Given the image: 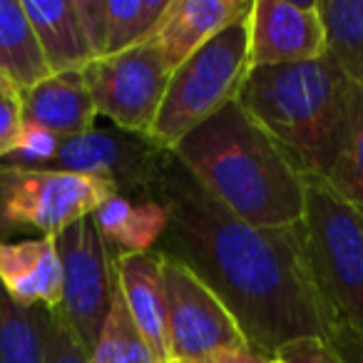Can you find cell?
<instances>
[{"label": "cell", "instance_id": "cell-1", "mask_svg": "<svg viewBox=\"0 0 363 363\" xmlns=\"http://www.w3.org/2000/svg\"><path fill=\"white\" fill-rule=\"evenodd\" d=\"M152 197L169 209L157 252L182 262L227 306L249 346L274 353L333 321L308 277L301 222L254 227L212 199L169 152Z\"/></svg>", "mask_w": 363, "mask_h": 363}, {"label": "cell", "instance_id": "cell-2", "mask_svg": "<svg viewBox=\"0 0 363 363\" xmlns=\"http://www.w3.org/2000/svg\"><path fill=\"white\" fill-rule=\"evenodd\" d=\"M172 155L234 217L272 229L301 222L303 174L239 102L182 137Z\"/></svg>", "mask_w": 363, "mask_h": 363}, {"label": "cell", "instance_id": "cell-3", "mask_svg": "<svg viewBox=\"0 0 363 363\" xmlns=\"http://www.w3.org/2000/svg\"><path fill=\"white\" fill-rule=\"evenodd\" d=\"M353 95L356 85L323 55L254 67L237 102L303 177H328L346 142Z\"/></svg>", "mask_w": 363, "mask_h": 363}, {"label": "cell", "instance_id": "cell-4", "mask_svg": "<svg viewBox=\"0 0 363 363\" xmlns=\"http://www.w3.org/2000/svg\"><path fill=\"white\" fill-rule=\"evenodd\" d=\"M301 217L308 277L333 326L363 333V214L331 187L326 177H303Z\"/></svg>", "mask_w": 363, "mask_h": 363}, {"label": "cell", "instance_id": "cell-5", "mask_svg": "<svg viewBox=\"0 0 363 363\" xmlns=\"http://www.w3.org/2000/svg\"><path fill=\"white\" fill-rule=\"evenodd\" d=\"M249 65V16L224 28L172 70L164 100L150 130L157 147L172 152L194 127L239 100Z\"/></svg>", "mask_w": 363, "mask_h": 363}, {"label": "cell", "instance_id": "cell-6", "mask_svg": "<svg viewBox=\"0 0 363 363\" xmlns=\"http://www.w3.org/2000/svg\"><path fill=\"white\" fill-rule=\"evenodd\" d=\"M112 194L117 189L97 177L0 164V242L21 234L57 237Z\"/></svg>", "mask_w": 363, "mask_h": 363}, {"label": "cell", "instance_id": "cell-7", "mask_svg": "<svg viewBox=\"0 0 363 363\" xmlns=\"http://www.w3.org/2000/svg\"><path fill=\"white\" fill-rule=\"evenodd\" d=\"M62 264V303L57 313L77 346L90 356L115 301V257L100 237L92 217H85L55 237Z\"/></svg>", "mask_w": 363, "mask_h": 363}, {"label": "cell", "instance_id": "cell-8", "mask_svg": "<svg viewBox=\"0 0 363 363\" xmlns=\"http://www.w3.org/2000/svg\"><path fill=\"white\" fill-rule=\"evenodd\" d=\"M169 77L172 67L152 40L120 55L97 57L82 70L97 115L137 135H150Z\"/></svg>", "mask_w": 363, "mask_h": 363}, {"label": "cell", "instance_id": "cell-9", "mask_svg": "<svg viewBox=\"0 0 363 363\" xmlns=\"http://www.w3.org/2000/svg\"><path fill=\"white\" fill-rule=\"evenodd\" d=\"M169 363H194L212 353L249 346L242 328L214 291L182 262L162 254Z\"/></svg>", "mask_w": 363, "mask_h": 363}, {"label": "cell", "instance_id": "cell-10", "mask_svg": "<svg viewBox=\"0 0 363 363\" xmlns=\"http://www.w3.org/2000/svg\"><path fill=\"white\" fill-rule=\"evenodd\" d=\"M167 157L169 152L157 147L147 135L110 127L65 140L52 169L105 179L117 194L127 197H152Z\"/></svg>", "mask_w": 363, "mask_h": 363}, {"label": "cell", "instance_id": "cell-11", "mask_svg": "<svg viewBox=\"0 0 363 363\" xmlns=\"http://www.w3.org/2000/svg\"><path fill=\"white\" fill-rule=\"evenodd\" d=\"M326 55L318 0H254L249 13V65L279 67Z\"/></svg>", "mask_w": 363, "mask_h": 363}, {"label": "cell", "instance_id": "cell-12", "mask_svg": "<svg viewBox=\"0 0 363 363\" xmlns=\"http://www.w3.org/2000/svg\"><path fill=\"white\" fill-rule=\"evenodd\" d=\"M0 284L21 306L57 311L62 303V264L55 237L0 242Z\"/></svg>", "mask_w": 363, "mask_h": 363}, {"label": "cell", "instance_id": "cell-13", "mask_svg": "<svg viewBox=\"0 0 363 363\" xmlns=\"http://www.w3.org/2000/svg\"><path fill=\"white\" fill-rule=\"evenodd\" d=\"M252 13V0H169L150 38L172 70L207 45L214 35Z\"/></svg>", "mask_w": 363, "mask_h": 363}, {"label": "cell", "instance_id": "cell-14", "mask_svg": "<svg viewBox=\"0 0 363 363\" xmlns=\"http://www.w3.org/2000/svg\"><path fill=\"white\" fill-rule=\"evenodd\" d=\"M115 272L125 306L142 338L152 348L157 363H169L162 254L157 249L145 254H127L115 262Z\"/></svg>", "mask_w": 363, "mask_h": 363}, {"label": "cell", "instance_id": "cell-15", "mask_svg": "<svg viewBox=\"0 0 363 363\" xmlns=\"http://www.w3.org/2000/svg\"><path fill=\"white\" fill-rule=\"evenodd\" d=\"M23 122L40 125L62 140L95 130L97 107L82 80V70L55 72L21 95Z\"/></svg>", "mask_w": 363, "mask_h": 363}, {"label": "cell", "instance_id": "cell-16", "mask_svg": "<svg viewBox=\"0 0 363 363\" xmlns=\"http://www.w3.org/2000/svg\"><path fill=\"white\" fill-rule=\"evenodd\" d=\"M90 217L117 262L127 254L155 252L169 224V209L155 197L112 194Z\"/></svg>", "mask_w": 363, "mask_h": 363}, {"label": "cell", "instance_id": "cell-17", "mask_svg": "<svg viewBox=\"0 0 363 363\" xmlns=\"http://www.w3.org/2000/svg\"><path fill=\"white\" fill-rule=\"evenodd\" d=\"M23 11L35 30L50 75L85 70L92 60H97L80 21L77 0H52V3L23 0Z\"/></svg>", "mask_w": 363, "mask_h": 363}, {"label": "cell", "instance_id": "cell-18", "mask_svg": "<svg viewBox=\"0 0 363 363\" xmlns=\"http://www.w3.org/2000/svg\"><path fill=\"white\" fill-rule=\"evenodd\" d=\"M0 75L18 95L50 75L21 0H0Z\"/></svg>", "mask_w": 363, "mask_h": 363}, {"label": "cell", "instance_id": "cell-19", "mask_svg": "<svg viewBox=\"0 0 363 363\" xmlns=\"http://www.w3.org/2000/svg\"><path fill=\"white\" fill-rule=\"evenodd\" d=\"M326 55L348 82L363 90V0H318Z\"/></svg>", "mask_w": 363, "mask_h": 363}, {"label": "cell", "instance_id": "cell-20", "mask_svg": "<svg viewBox=\"0 0 363 363\" xmlns=\"http://www.w3.org/2000/svg\"><path fill=\"white\" fill-rule=\"evenodd\" d=\"M48 308H26L0 284V363H45Z\"/></svg>", "mask_w": 363, "mask_h": 363}, {"label": "cell", "instance_id": "cell-21", "mask_svg": "<svg viewBox=\"0 0 363 363\" xmlns=\"http://www.w3.org/2000/svg\"><path fill=\"white\" fill-rule=\"evenodd\" d=\"M169 0H105L102 57L120 55L155 35Z\"/></svg>", "mask_w": 363, "mask_h": 363}, {"label": "cell", "instance_id": "cell-22", "mask_svg": "<svg viewBox=\"0 0 363 363\" xmlns=\"http://www.w3.org/2000/svg\"><path fill=\"white\" fill-rule=\"evenodd\" d=\"M87 363H157L152 348L135 326L120 286L115 289V301L107 313V321L97 336L95 348L87 356Z\"/></svg>", "mask_w": 363, "mask_h": 363}, {"label": "cell", "instance_id": "cell-23", "mask_svg": "<svg viewBox=\"0 0 363 363\" xmlns=\"http://www.w3.org/2000/svg\"><path fill=\"white\" fill-rule=\"evenodd\" d=\"M331 187L363 214V90L356 87L351 107V125L343 150L326 177Z\"/></svg>", "mask_w": 363, "mask_h": 363}, {"label": "cell", "instance_id": "cell-24", "mask_svg": "<svg viewBox=\"0 0 363 363\" xmlns=\"http://www.w3.org/2000/svg\"><path fill=\"white\" fill-rule=\"evenodd\" d=\"M62 142H65L62 137H57L55 132L45 130V127L23 122L11 152L0 160V164L28 167V169H52V162H55Z\"/></svg>", "mask_w": 363, "mask_h": 363}, {"label": "cell", "instance_id": "cell-25", "mask_svg": "<svg viewBox=\"0 0 363 363\" xmlns=\"http://www.w3.org/2000/svg\"><path fill=\"white\" fill-rule=\"evenodd\" d=\"M274 363H343L341 356L333 351L328 338L306 336L281 346L274 353Z\"/></svg>", "mask_w": 363, "mask_h": 363}, {"label": "cell", "instance_id": "cell-26", "mask_svg": "<svg viewBox=\"0 0 363 363\" xmlns=\"http://www.w3.org/2000/svg\"><path fill=\"white\" fill-rule=\"evenodd\" d=\"M45 363H87V353L77 346L70 328L65 326L57 311H50V318H48Z\"/></svg>", "mask_w": 363, "mask_h": 363}, {"label": "cell", "instance_id": "cell-27", "mask_svg": "<svg viewBox=\"0 0 363 363\" xmlns=\"http://www.w3.org/2000/svg\"><path fill=\"white\" fill-rule=\"evenodd\" d=\"M23 127V110H21V95H0V160L11 152L18 132Z\"/></svg>", "mask_w": 363, "mask_h": 363}, {"label": "cell", "instance_id": "cell-28", "mask_svg": "<svg viewBox=\"0 0 363 363\" xmlns=\"http://www.w3.org/2000/svg\"><path fill=\"white\" fill-rule=\"evenodd\" d=\"M77 11H80V21L92 43V50H95L97 57H102V48H105V0H77Z\"/></svg>", "mask_w": 363, "mask_h": 363}, {"label": "cell", "instance_id": "cell-29", "mask_svg": "<svg viewBox=\"0 0 363 363\" xmlns=\"http://www.w3.org/2000/svg\"><path fill=\"white\" fill-rule=\"evenodd\" d=\"M328 343L343 363H363V333L348 326H333L328 333Z\"/></svg>", "mask_w": 363, "mask_h": 363}, {"label": "cell", "instance_id": "cell-30", "mask_svg": "<svg viewBox=\"0 0 363 363\" xmlns=\"http://www.w3.org/2000/svg\"><path fill=\"white\" fill-rule=\"evenodd\" d=\"M194 363H274V358L254 346H239V348H229V351L212 353V356L199 358Z\"/></svg>", "mask_w": 363, "mask_h": 363}, {"label": "cell", "instance_id": "cell-31", "mask_svg": "<svg viewBox=\"0 0 363 363\" xmlns=\"http://www.w3.org/2000/svg\"><path fill=\"white\" fill-rule=\"evenodd\" d=\"M13 92H16V90H13V87L8 85V82H6V77L0 75V95H13Z\"/></svg>", "mask_w": 363, "mask_h": 363}, {"label": "cell", "instance_id": "cell-32", "mask_svg": "<svg viewBox=\"0 0 363 363\" xmlns=\"http://www.w3.org/2000/svg\"><path fill=\"white\" fill-rule=\"evenodd\" d=\"M172 363H182V361H172Z\"/></svg>", "mask_w": 363, "mask_h": 363}]
</instances>
